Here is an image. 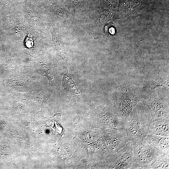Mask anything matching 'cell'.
Returning a JSON list of instances; mask_svg holds the SVG:
<instances>
[{
  "label": "cell",
  "instance_id": "obj_7",
  "mask_svg": "<svg viewBox=\"0 0 169 169\" xmlns=\"http://www.w3.org/2000/svg\"><path fill=\"white\" fill-rule=\"evenodd\" d=\"M169 137L148 132L145 137L148 142L156 149L163 152L169 151Z\"/></svg>",
  "mask_w": 169,
  "mask_h": 169
},
{
  "label": "cell",
  "instance_id": "obj_4",
  "mask_svg": "<svg viewBox=\"0 0 169 169\" xmlns=\"http://www.w3.org/2000/svg\"><path fill=\"white\" fill-rule=\"evenodd\" d=\"M131 145L133 158L132 169H149L152 163L164 153L155 148L145 138Z\"/></svg>",
  "mask_w": 169,
  "mask_h": 169
},
{
  "label": "cell",
  "instance_id": "obj_2",
  "mask_svg": "<svg viewBox=\"0 0 169 169\" xmlns=\"http://www.w3.org/2000/svg\"><path fill=\"white\" fill-rule=\"evenodd\" d=\"M146 97L132 86H124L115 98V112L125 123L134 108L139 102L147 100Z\"/></svg>",
  "mask_w": 169,
  "mask_h": 169
},
{
  "label": "cell",
  "instance_id": "obj_8",
  "mask_svg": "<svg viewBox=\"0 0 169 169\" xmlns=\"http://www.w3.org/2000/svg\"><path fill=\"white\" fill-rule=\"evenodd\" d=\"M151 84L152 90L158 86L169 88L168 73L160 70L155 72L151 78Z\"/></svg>",
  "mask_w": 169,
  "mask_h": 169
},
{
  "label": "cell",
  "instance_id": "obj_1",
  "mask_svg": "<svg viewBox=\"0 0 169 169\" xmlns=\"http://www.w3.org/2000/svg\"><path fill=\"white\" fill-rule=\"evenodd\" d=\"M151 118L147 107L142 101L139 102L130 113L124 128L131 144L145 138L149 132Z\"/></svg>",
  "mask_w": 169,
  "mask_h": 169
},
{
  "label": "cell",
  "instance_id": "obj_5",
  "mask_svg": "<svg viewBox=\"0 0 169 169\" xmlns=\"http://www.w3.org/2000/svg\"><path fill=\"white\" fill-rule=\"evenodd\" d=\"M111 167L114 169H132L133 164L132 146L128 142L116 152L112 159Z\"/></svg>",
  "mask_w": 169,
  "mask_h": 169
},
{
  "label": "cell",
  "instance_id": "obj_9",
  "mask_svg": "<svg viewBox=\"0 0 169 169\" xmlns=\"http://www.w3.org/2000/svg\"><path fill=\"white\" fill-rule=\"evenodd\" d=\"M169 151L164 152L152 163L149 169H169Z\"/></svg>",
  "mask_w": 169,
  "mask_h": 169
},
{
  "label": "cell",
  "instance_id": "obj_6",
  "mask_svg": "<svg viewBox=\"0 0 169 169\" xmlns=\"http://www.w3.org/2000/svg\"><path fill=\"white\" fill-rule=\"evenodd\" d=\"M169 115L166 117L151 122L149 132L160 136H169Z\"/></svg>",
  "mask_w": 169,
  "mask_h": 169
},
{
  "label": "cell",
  "instance_id": "obj_3",
  "mask_svg": "<svg viewBox=\"0 0 169 169\" xmlns=\"http://www.w3.org/2000/svg\"><path fill=\"white\" fill-rule=\"evenodd\" d=\"M168 88L157 87L152 90L148 100L142 101L150 112V122L169 115Z\"/></svg>",
  "mask_w": 169,
  "mask_h": 169
}]
</instances>
